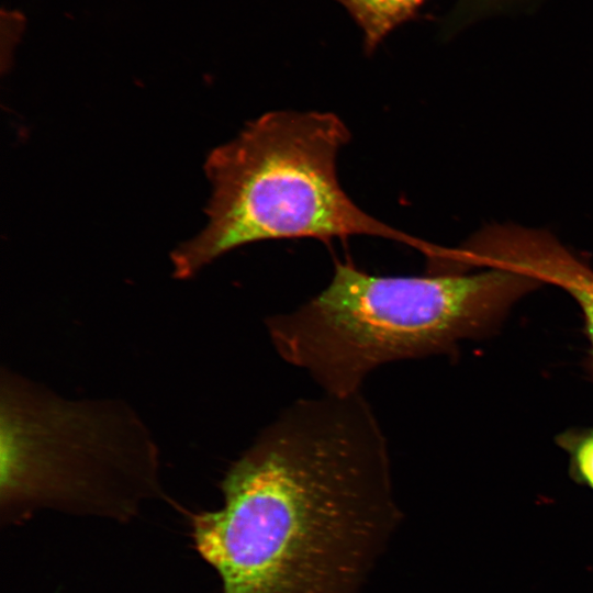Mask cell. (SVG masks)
Returning a JSON list of instances; mask_svg holds the SVG:
<instances>
[{
	"label": "cell",
	"instance_id": "1",
	"mask_svg": "<svg viewBox=\"0 0 593 593\" xmlns=\"http://www.w3.org/2000/svg\"><path fill=\"white\" fill-rule=\"evenodd\" d=\"M219 510L190 515L223 593H368L404 514L361 392L299 399L230 466Z\"/></svg>",
	"mask_w": 593,
	"mask_h": 593
},
{
	"label": "cell",
	"instance_id": "7",
	"mask_svg": "<svg viewBox=\"0 0 593 593\" xmlns=\"http://www.w3.org/2000/svg\"><path fill=\"white\" fill-rule=\"evenodd\" d=\"M556 441L569 456L570 477L593 491V428H570Z\"/></svg>",
	"mask_w": 593,
	"mask_h": 593
},
{
	"label": "cell",
	"instance_id": "6",
	"mask_svg": "<svg viewBox=\"0 0 593 593\" xmlns=\"http://www.w3.org/2000/svg\"><path fill=\"white\" fill-rule=\"evenodd\" d=\"M340 3L363 33L367 53H371L395 27L412 19L425 0H335Z\"/></svg>",
	"mask_w": 593,
	"mask_h": 593
},
{
	"label": "cell",
	"instance_id": "3",
	"mask_svg": "<svg viewBox=\"0 0 593 593\" xmlns=\"http://www.w3.org/2000/svg\"><path fill=\"white\" fill-rule=\"evenodd\" d=\"M349 139V130L334 113L273 111L213 149L204 165L211 183L208 222L172 251L174 276L191 278L237 247L278 238L328 242L366 235L432 258L437 245L380 222L343 190L337 156Z\"/></svg>",
	"mask_w": 593,
	"mask_h": 593
},
{
	"label": "cell",
	"instance_id": "5",
	"mask_svg": "<svg viewBox=\"0 0 593 593\" xmlns=\"http://www.w3.org/2000/svg\"><path fill=\"white\" fill-rule=\"evenodd\" d=\"M463 269L505 268L564 290L579 305L589 342L585 368L593 380V269L545 231L513 224L484 227L460 247Z\"/></svg>",
	"mask_w": 593,
	"mask_h": 593
},
{
	"label": "cell",
	"instance_id": "4",
	"mask_svg": "<svg viewBox=\"0 0 593 593\" xmlns=\"http://www.w3.org/2000/svg\"><path fill=\"white\" fill-rule=\"evenodd\" d=\"M1 514L38 508L127 519L161 495L159 451L119 400H68L2 369Z\"/></svg>",
	"mask_w": 593,
	"mask_h": 593
},
{
	"label": "cell",
	"instance_id": "2",
	"mask_svg": "<svg viewBox=\"0 0 593 593\" xmlns=\"http://www.w3.org/2000/svg\"><path fill=\"white\" fill-rule=\"evenodd\" d=\"M511 269L428 276H372L336 262L329 283L291 312L265 321L278 355L322 393L361 392L382 365L448 354L501 326L512 306L540 288Z\"/></svg>",
	"mask_w": 593,
	"mask_h": 593
}]
</instances>
